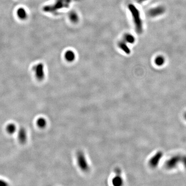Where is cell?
<instances>
[{
  "label": "cell",
  "instance_id": "7a4b0ae2",
  "mask_svg": "<svg viewBox=\"0 0 186 186\" xmlns=\"http://www.w3.org/2000/svg\"><path fill=\"white\" fill-rule=\"evenodd\" d=\"M128 9L132 14L136 32L138 34H141L142 33L143 28L142 20L141 18L140 11L134 5L132 4L128 5Z\"/></svg>",
  "mask_w": 186,
  "mask_h": 186
},
{
  "label": "cell",
  "instance_id": "d6986e66",
  "mask_svg": "<svg viewBox=\"0 0 186 186\" xmlns=\"http://www.w3.org/2000/svg\"><path fill=\"white\" fill-rule=\"evenodd\" d=\"M7 185V183L5 181L3 180H0V186H4V185Z\"/></svg>",
  "mask_w": 186,
  "mask_h": 186
},
{
  "label": "cell",
  "instance_id": "ffe728a7",
  "mask_svg": "<svg viewBox=\"0 0 186 186\" xmlns=\"http://www.w3.org/2000/svg\"><path fill=\"white\" fill-rule=\"evenodd\" d=\"M137 2H138L139 3H142L144 1H146L147 0H136Z\"/></svg>",
  "mask_w": 186,
  "mask_h": 186
},
{
  "label": "cell",
  "instance_id": "52a82bcc",
  "mask_svg": "<svg viewBox=\"0 0 186 186\" xmlns=\"http://www.w3.org/2000/svg\"><path fill=\"white\" fill-rule=\"evenodd\" d=\"M179 155L172 156L165 163V166L169 169H171L176 168L179 164Z\"/></svg>",
  "mask_w": 186,
  "mask_h": 186
},
{
  "label": "cell",
  "instance_id": "9a60e30c",
  "mask_svg": "<svg viewBox=\"0 0 186 186\" xmlns=\"http://www.w3.org/2000/svg\"><path fill=\"white\" fill-rule=\"evenodd\" d=\"M165 62V59L162 56H158L155 59V63L157 66H161L163 65Z\"/></svg>",
  "mask_w": 186,
  "mask_h": 186
},
{
  "label": "cell",
  "instance_id": "3957f363",
  "mask_svg": "<svg viewBox=\"0 0 186 186\" xmlns=\"http://www.w3.org/2000/svg\"><path fill=\"white\" fill-rule=\"evenodd\" d=\"M78 163L81 169L84 171H87L89 169L87 160L84 154L82 151H79L77 154Z\"/></svg>",
  "mask_w": 186,
  "mask_h": 186
},
{
  "label": "cell",
  "instance_id": "5b68a950",
  "mask_svg": "<svg viewBox=\"0 0 186 186\" xmlns=\"http://www.w3.org/2000/svg\"><path fill=\"white\" fill-rule=\"evenodd\" d=\"M163 156V153L162 151H158L149 161V165L152 168H155L158 166L160 161Z\"/></svg>",
  "mask_w": 186,
  "mask_h": 186
},
{
  "label": "cell",
  "instance_id": "30bf717a",
  "mask_svg": "<svg viewBox=\"0 0 186 186\" xmlns=\"http://www.w3.org/2000/svg\"><path fill=\"white\" fill-rule=\"evenodd\" d=\"M17 16L21 20H25L27 18L28 14L24 8H19L17 10Z\"/></svg>",
  "mask_w": 186,
  "mask_h": 186
},
{
  "label": "cell",
  "instance_id": "4fadbf2b",
  "mask_svg": "<svg viewBox=\"0 0 186 186\" xmlns=\"http://www.w3.org/2000/svg\"><path fill=\"white\" fill-rule=\"evenodd\" d=\"M6 130L9 134H13L16 132L17 131V127L13 123H10L6 126Z\"/></svg>",
  "mask_w": 186,
  "mask_h": 186
},
{
  "label": "cell",
  "instance_id": "277c9868",
  "mask_svg": "<svg viewBox=\"0 0 186 186\" xmlns=\"http://www.w3.org/2000/svg\"><path fill=\"white\" fill-rule=\"evenodd\" d=\"M33 69L35 73V77L37 80L39 81H42L45 76L44 65L41 63H39L34 66Z\"/></svg>",
  "mask_w": 186,
  "mask_h": 186
},
{
  "label": "cell",
  "instance_id": "7c38bea8",
  "mask_svg": "<svg viewBox=\"0 0 186 186\" xmlns=\"http://www.w3.org/2000/svg\"><path fill=\"white\" fill-rule=\"evenodd\" d=\"M68 18L73 23H77L79 20V17H78V15L77 13L74 11H72L69 13V14H68Z\"/></svg>",
  "mask_w": 186,
  "mask_h": 186
},
{
  "label": "cell",
  "instance_id": "44dd1931",
  "mask_svg": "<svg viewBox=\"0 0 186 186\" xmlns=\"http://www.w3.org/2000/svg\"><path fill=\"white\" fill-rule=\"evenodd\" d=\"M184 118L185 119V120H186V112H185L184 114Z\"/></svg>",
  "mask_w": 186,
  "mask_h": 186
},
{
  "label": "cell",
  "instance_id": "ba28073f",
  "mask_svg": "<svg viewBox=\"0 0 186 186\" xmlns=\"http://www.w3.org/2000/svg\"><path fill=\"white\" fill-rule=\"evenodd\" d=\"M18 139L20 143H25L27 140V131L23 128H21L18 132Z\"/></svg>",
  "mask_w": 186,
  "mask_h": 186
},
{
  "label": "cell",
  "instance_id": "8fae6325",
  "mask_svg": "<svg viewBox=\"0 0 186 186\" xmlns=\"http://www.w3.org/2000/svg\"><path fill=\"white\" fill-rule=\"evenodd\" d=\"M64 57L67 61L71 62L75 60L76 55L73 51L68 50L65 52Z\"/></svg>",
  "mask_w": 186,
  "mask_h": 186
},
{
  "label": "cell",
  "instance_id": "8992f818",
  "mask_svg": "<svg viewBox=\"0 0 186 186\" xmlns=\"http://www.w3.org/2000/svg\"><path fill=\"white\" fill-rule=\"evenodd\" d=\"M165 8L163 6H158L151 8L148 11V15L152 17H155L161 16L165 13Z\"/></svg>",
  "mask_w": 186,
  "mask_h": 186
},
{
  "label": "cell",
  "instance_id": "2e32d148",
  "mask_svg": "<svg viewBox=\"0 0 186 186\" xmlns=\"http://www.w3.org/2000/svg\"><path fill=\"white\" fill-rule=\"evenodd\" d=\"M36 125L41 128H44L46 125V121L45 118L41 117L36 121Z\"/></svg>",
  "mask_w": 186,
  "mask_h": 186
},
{
  "label": "cell",
  "instance_id": "e0dca14e",
  "mask_svg": "<svg viewBox=\"0 0 186 186\" xmlns=\"http://www.w3.org/2000/svg\"><path fill=\"white\" fill-rule=\"evenodd\" d=\"M124 41L130 43V44H133L135 41V37L130 34H126L124 35Z\"/></svg>",
  "mask_w": 186,
  "mask_h": 186
},
{
  "label": "cell",
  "instance_id": "ac0fdd59",
  "mask_svg": "<svg viewBox=\"0 0 186 186\" xmlns=\"http://www.w3.org/2000/svg\"><path fill=\"white\" fill-rule=\"evenodd\" d=\"M179 163L183 164L186 169V156L180 155V156H179Z\"/></svg>",
  "mask_w": 186,
  "mask_h": 186
},
{
  "label": "cell",
  "instance_id": "5bb4252c",
  "mask_svg": "<svg viewBox=\"0 0 186 186\" xmlns=\"http://www.w3.org/2000/svg\"><path fill=\"white\" fill-rule=\"evenodd\" d=\"M119 46L120 48L123 50L125 53L127 54H130L131 53L130 49L127 45L125 41H121L119 43Z\"/></svg>",
  "mask_w": 186,
  "mask_h": 186
},
{
  "label": "cell",
  "instance_id": "6da1fadb",
  "mask_svg": "<svg viewBox=\"0 0 186 186\" xmlns=\"http://www.w3.org/2000/svg\"><path fill=\"white\" fill-rule=\"evenodd\" d=\"M72 1V0H55L53 5L45 6L43 10L45 12L56 15L58 11L69 8Z\"/></svg>",
  "mask_w": 186,
  "mask_h": 186
},
{
  "label": "cell",
  "instance_id": "9c48e42d",
  "mask_svg": "<svg viewBox=\"0 0 186 186\" xmlns=\"http://www.w3.org/2000/svg\"><path fill=\"white\" fill-rule=\"evenodd\" d=\"M116 175L112 179V183L114 185H120L123 183V180L121 177V171L120 169L116 170Z\"/></svg>",
  "mask_w": 186,
  "mask_h": 186
}]
</instances>
